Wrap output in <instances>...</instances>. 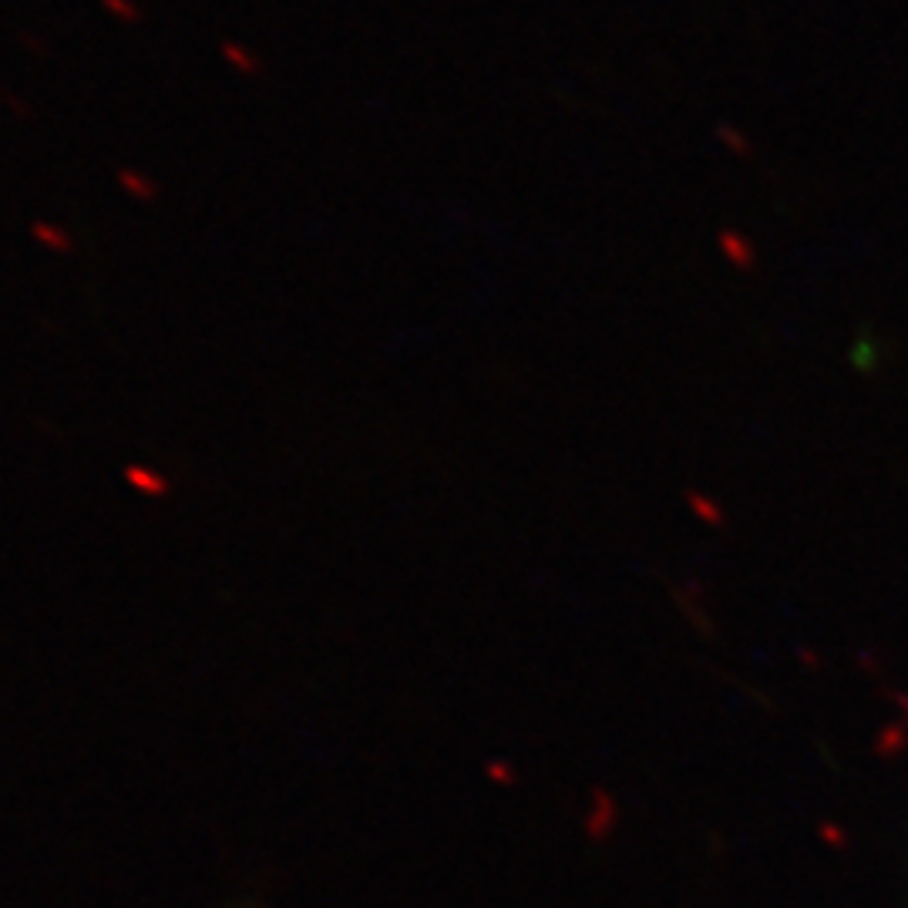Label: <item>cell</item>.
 Returning <instances> with one entry per match:
<instances>
[{
	"mask_svg": "<svg viewBox=\"0 0 908 908\" xmlns=\"http://www.w3.org/2000/svg\"><path fill=\"white\" fill-rule=\"evenodd\" d=\"M219 58L226 61L229 71H236L239 78H259L263 74V58L256 54V48H249L246 41H236V37H226L219 44Z\"/></svg>",
	"mask_w": 908,
	"mask_h": 908,
	"instance_id": "cell-1",
	"label": "cell"
},
{
	"mask_svg": "<svg viewBox=\"0 0 908 908\" xmlns=\"http://www.w3.org/2000/svg\"><path fill=\"white\" fill-rule=\"evenodd\" d=\"M101 11H105L111 21L122 24V27H135L145 21V7L138 0H98Z\"/></svg>",
	"mask_w": 908,
	"mask_h": 908,
	"instance_id": "cell-2",
	"label": "cell"
},
{
	"mask_svg": "<svg viewBox=\"0 0 908 908\" xmlns=\"http://www.w3.org/2000/svg\"><path fill=\"white\" fill-rule=\"evenodd\" d=\"M122 185H125V189L138 192V196H145V199L155 192V185H152V179H148L145 172H122Z\"/></svg>",
	"mask_w": 908,
	"mask_h": 908,
	"instance_id": "cell-3",
	"label": "cell"
},
{
	"mask_svg": "<svg viewBox=\"0 0 908 908\" xmlns=\"http://www.w3.org/2000/svg\"><path fill=\"white\" fill-rule=\"evenodd\" d=\"M21 44H24L27 51H37V54L48 51V44H44V37H41V34H27V31H24V34H21Z\"/></svg>",
	"mask_w": 908,
	"mask_h": 908,
	"instance_id": "cell-4",
	"label": "cell"
}]
</instances>
